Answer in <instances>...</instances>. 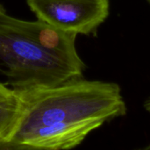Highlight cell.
Segmentation results:
<instances>
[{
	"instance_id": "obj_1",
	"label": "cell",
	"mask_w": 150,
	"mask_h": 150,
	"mask_svg": "<svg viewBox=\"0 0 150 150\" xmlns=\"http://www.w3.org/2000/svg\"><path fill=\"white\" fill-rule=\"evenodd\" d=\"M17 91L20 101L18 116L0 143V149H6L31 131L48 144L76 146L105 122L127 112L121 90L115 83L79 77Z\"/></svg>"
},
{
	"instance_id": "obj_2",
	"label": "cell",
	"mask_w": 150,
	"mask_h": 150,
	"mask_svg": "<svg viewBox=\"0 0 150 150\" xmlns=\"http://www.w3.org/2000/svg\"><path fill=\"white\" fill-rule=\"evenodd\" d=\"M76 34L43 21H26L0 13V66L13 89L56 85L83 77Z\"/></svg>"
},
{
	"instance_id": "obj_3",
	"label": "cell",
	"mask_w": 150,
	"mask_h": 150,
	"mask_svg": "<svg viewBox=\"0 0 150 150\" xmlns=\"http://www.w3.org/2000/svg\"><path fill=\"white\" fill-rule=\"evenodd\" d=\"M37 19L60 30L94 34L110 12L109 0H26Z\"/></svg>"
},
{
	"instance_id": "obj_4",
	"label": "cell",
	"mask_w": 150,
	"mask_h": 150,
	"mask_svg": "<svg viewBox=\"0 0 150 150\" xmlns=\"http://www.w3.org/2000/svg\"><path fill=\"white\" fill-rule=\"evenodd\" d=\"M20 101L16 89L0 83V143L7 137L19 112Z\"/></svg>"
},
{
	"instance_id": "obj_5",
	"label": "cell",
	"mask_w": 150,
	"mask_h": 150,
	"mask_svg": "<svg viewBox=\"0 0 150 150\" xmlns=\"http://www.w3.org/2000/svg\"><path fill=\"white\" fill-rule=\"evenodd\" d=\"M144 108H145V110L150 114V97L149 98H148L145 100V102H144ZM148 149H150V146L149 147H148Z\"/></svg>"
},
{
	"instance_id": "obj_6",
	"label": "cell",
	"mask_w": 150,
	"mask_h": 150,
	"mask_svg": "<svg viewBox=\"0 0 150 150\" xmlns=\"http://www.w3.org/2000/svg\"><path fill=\"white\" fill-rule=\"evenodd\" d=\"M4 11H5V9L4 8V6L0 4V13H2V12H4Z\"/></svg>"
},
{
	"instance_id": "obj_7",
	"label": "cell",
	"mask_w": 150,
	"mask_h": 150,
	"mask_svg": "<svg viewBox=\"0 0 150 150\" xmlns=\"http://www.w3.org/2000/svg\"><path fill=\"white\" fill-rule=\"evenodd\" d=\"M148 2H149V4H150V0H148Z\"/></svg>"
}]
</instances>
